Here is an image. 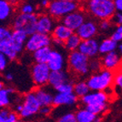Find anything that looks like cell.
I'll use <instances>...</instances> for the list:
<instances>
[{"mask_svg": "<svg viewBox=\"0 0 122 122\" xmlns=\"http://www.w3.org/2000/svg\"><path fill=\"white\" fill-rule=\"evenodd\" d=\"M79 98L73 92H56L53 97V107H72L77 104Z\"/></svg>", "mask_w": 122, "mask_h": 122, "instance_id": "9a60e30c", "label": "cell"}, {"mask_svg": "<svg viewBox=\"0 0 122 122\" xmlns=\"http://www.w3.org/2000/svg\"><path fill=\"white\" fill-rule=\"evenodd\" d=\"M54 90H56V92H63V93H69V92H73V83L69 80L65 83L61 84L60 86H56Z\"/></svg>", "mask_w": 122, "mask_h": 122, "instance_id": "f546056e", "label": "cell"}, {"mask_svg": "<svg viewBox=\"0 0 122 122\" xmlns=\"http://www.w3.org/2000/svg\"><path fill=\"white\" fill-rule=\"evenodd\" d=\"M114 72L101 68L99 71L94 72L86 79L90 91L106 92L113 87V79Z\"/></svg>", "mask_w": 122, "mask_h": 122, "instance_id": "7a4b0ae2", "label": "cell"}, {"mask_svg": "<svg viewBox=\"0 0 122 122\" xmlns=\"http://www.w3.org/2000/svg\"><path fill=\"white\" fill-rule=\"evenodd\" d=\"M90 58L85 56L78 50L70 51L67 56V64L71 72L79 76H86L91 73Z\"/></svg>", "mask_w": 122, "mask_h": 122, "instance_id": "277c9868", "label": "cell"}, {"mask_svg": "<svg viewBox=\"0 0 122 122\" xmlns=\"http://www.w3.org/2000/svg\"><path fill=\"white\" fill-rule=\"evenodd\" d=\"M47 66L51 71L65 69L67 65V59L62 52L58 50H51L48 60L46 61Z\"/></svg>", "mask_w": 122, "mask_h": 122, "instance_id": "4fadbf2b", "label": "cell"}, {"mask_svg": "<svg viewBox=\"0 0 122 122\" xmlns=\"http://www.w3.org/2000/svg\"><path fill=\"white\" fill-rule=\"evenodd\" d=\"M74 114H75L76 122H98L101 120L100 119L101 117L99 115L93 114L86 107L78 109Z\"/></svg>", "mask_w": 122, "mask_h": 122, "instance_id": "ffe728a7", "label": "cell"}, {"mask_svg": "<svg viewBox=\"0 0 122 122\" xmlns=\"http://www.w3.org/2000/svg\"><path fill=\"white\" fill-rule=\"evenodd\" d=\"M28 35L18 29H13L11 36L0 43V52L4 53L10 61H15L25 50V43Z\"/></svg>", "mask_w": 122, "mask_h": 122, "instance_id": "6da1fadb", "label": "cell"}, {"mask_svg": "<svg viewBox=\"0 0 122 122\" xmlns=\"http://www.w3.org/2000/svg\"><path fill=\"white\" fill-rule=\"evenodd\" d=\"M114 8L116 11H120L122 10V0H113Z\"/></svg>", "mask_w": 122, "mask_h": 122, "instance_id": "b9f144b4", "label": "cell"}, {"mask_svg": "<svg viewBox=\"0 0 122 122\" xmlns=\"http://www.w3.org/2000/svg\"><path fill=\"white\" fill-rule=\"evenodd\" d=\"M89 92L90 89L87 83H86V80H79V81H76L75 83H73V92L75 94V96L79 99L83 97Z\"/></svg>", "mask_w": 122, "mask_h": 122, "instance_id": "83f0119b", "label": "cell"}, {"mask_svg": "<svg viewBox=\"0 0 122 122\" xmlns=\"http://www.w3.org/2000/svg\"><path fill=\"white\" fill-rule=\"evenodd\" d=\"M110 96L106 92H98V91H90L86 95L80 98L82 105L86 106L90 104L108 102Z\"/></svg>", "mask_w": 122, "mask_h": 122, "instance_id": "2e32d148", "label": "cell"}, {"mask_svg": "<svg viewBox=\"0 0 122 122\" xmlns=\"http://www.w3.org/2000/svg\"><path fill=\"white\" fill-rule=\"evenodd\" d=\"M78 9V2L66 0H51L47 7L49 15L54 19H61L68 13Z\"/></svg>", "mask_w": 122, "mask_h": 122, "instance_id": "5b68a950", "label": "cell"}, {"mask_svg": "<svg viewBox=\"0 0 122 122\" xmlns=\"http://www.w3.org/2000/svg\"><path fill=\"white\" fill-rule=\"evenodd\" d=\"M70 80V76L67 71L64 69L56 70V71H51L48 79V85L53 89L56 86H60L61 84L65 83Z\"/></svg>", "mask_w": 122, "mask_h": 122, "instance_id": "ac0fdd59", "label": "cell"}, {"mask_svg": "<svg viewBox=\"0 0 122 122\" xmlns=\"http://www.w3.org/2000/svg\"><path fill=\"white\" fill-rule=\"evenodd\" d=\"M115 29L114 31H113L112 34H111V39L113 40L116 41L117 43L119 42H121L122 40V26L121 25H119V26H115Z\"/></svg>", "mask_w": 122, "mask_h": 122, "instance_id": "e575fe53", "label": "cell"}, {"mask_svg": "<svg viewBox=\"0 0 122 122\" xmlns=\"http://www.w3.org/2000/svg\"><path fill=\"white\" fill-rule=\"evenodd\" d=\"M102 56H103L100 60L102 68H105L114 72L120 69V67L121 65V56L119 51H113Z\"/></svg>", "mask_w": 122, "mask_h": 122, "instance_id": "7c38bea8", "label": "cell"}, {"mask_svg": "<svg viewBox=\"0 0 122 122\" xmlns=\"http://www.w3.org/2000/svg\"><path fill=\"white\" fill-rule=\"evenodd\" d=\"M73 33H74V32L61 22L55 25L51 34V38H56V39H58L64 42Z\"/></svg>", "mask_w": 122, "mask_h": 122, "instance_id": "44dd1931", "label": "cell"}, {"mask_svg": "<svg viewBox=\"0 0 122 122\" xmlns=\"http://www.w3.org/2000/svg\"><path fill=\"white\" fill-rule=\"evenodd\" d=\"M117 45H118V43L116 41L113 40L111 38L103 39L101 42H99V45H98L99 54L104 55V54L110 52V51H116Z\"/></svg>", "mask_w": 122, "mask_h": 122, "instance_id": "cb8c5ba5", "label": "cell"}, {"mask_svg": "<svg viewBox=\"0 0 122 122\" xmlns=\"http://www.w3.org/2000/svg\"><path fill=\"white\" fill-rule=\"evenodd\" d=\"M40 104L34 92H30L24 96L21 102V109L18 113L20 119H30L39 113Z\"/></svg>", "mask_w": 122, "mask_h": 122, "instance_id": "52a82bcc", "label": "cell"}, {"mask_svg": "<svg viewBox=\"0 0 122 122\" xmlns=\"http://www.w3.org/2000/svg\"><path fill=\"white\" fill-rule=\"evenodd\" d=\"M4 87V82L0 81V90L3 89Z\"/></svg>", "mask_w": 122, "mask_h": 122, "instance_id": "f6af8a7d", "label": "cell"}, {"mask_svg": "<svg viewBox=\"0 0 122 122\" xmlns=\"http://www.w3.org/2000/svg\"><path fill=\"white\" fill-rule=\"evenodd\" d=\"M50 73L51 70L46 63L34 62L31 67V77L34 86L36 87L47 86Z\"/></svg>", "mask_w": 122, "mask_h": 122, "instance_id": "9c48e42d", "label": "cell"}, {"mask_svg": "<svg viewBox=\"0 0 122 122\" xmlns=\"http://www.w3.org/2000/svg\"><path fill=\"white\" fill-rule=\"evenodd\" d=\"M89 66H90V70H91V72H92V73L99 71V70L102 68L101 61H100L99 59H97V57L90 59Z\"/></svg>", "mask_w": 122, "mask_h": 122, "instance_id": "d590c367", "label": "cell"}, {"mask_svg": "<svg viewBox=\"0 0 122 122\" xmlns=\"http://www.w3.org/2000/svg\"><path fill=\"white\" fill-rule=\"evenodd\" d=\"M81 42V39L75 33H73L70 35L65 41H64V44H63V47L67 50V51H73L78 50L79 48V45Z\"/></svg>", "mask_w": 122, "mask_h": 122, "instance_id": "4316f807", "label": "cell"}, {"mask_svg": "<svg viewBox=\"0 0 122 122\" xmlns=\"http://www.w3.org/2000/svg\"><path fill=\"white\" fill-rule=\"evenodd\" d=\"M15 90L10 87H4L0 90V108H6L11 104Z\"/></svg>", "mask_w": 122, "mask_h": 122, "instance_id": "7402d4cb", "label": "cell"}, {"mask_svg": "<svg viewBox=\"0 0 122 122\" xmlns=\"http://www.w3.org/2000/svg\"><path fill=\"white\" fill-rule=\"evenodd\" d=\"M57 120L59 122H76L75 114L73 112L65 113L60 117H58Z\"/></svg>", "mask_w": 122, "mask_h": 122, "instance_id": "836d02e7", "label": "cell"}, {"mask_svg": "<svg viewBox=\"0 0 122 122\" xmlns=\"http://www.w3.org/2000/svg\"><path fill=\"white\" fill-rule=\"evenodd\" d=\"M50 1L51 0H38V4L41 8H45L47 9L48 5L50 4Z\"/></svg>", "mask_w": 122, "mask_h": 122, "instance_id": "7bdbcfd3", "label": "cell"}, {"mask_svg": "<svg viewBox=\"0 0 122 122\" xmlns=\"http://www.w3.org/2000/svg\"><path fill=\"white\" fill-rule=\"evenodd\" d=\"M113 23L109 19H104V20H100V23L98 24V30L102 32V33H108L112 30Z\"/></svg>", "mask_w": 122, "mask_h": 122, "instance_id": "4dcf8cb0", "label": "cell"}, {"mask_svg": "<svg viewBox=\"0 0 122 122\" xmlns=\"http://www.w3.org/2000/svg\"><path fill=\"white\" fill-rule=\"evenodd\" d=\"M86 9L92 16L98 20L110 19L116 11L112 0H88Z\"/></svg>", "mask_w": 122, "mask_h": 122, "instance_id": "3957f363", "label": "cell"}, {"mask_svg": "<svg viewBox=\"0 0 122 122\" xmlns=\"http://www.w3.org/2000/svg\"><path fill=\"white\" fill-rule=\"evenodd\" d=\"M63 44L64 42L58 39H56V38H51V45H53L56 48H60V47H63Z\"/></svg>", "mask_w": 122, "mask_h": 122, "instance_id": "60d3db41", "label": "cell"}, {"mask_svg": "<svg viewBox=\"0 0 122 122\" xmlns=\"http://www.w3.org/2000/svg\"><path fill=\"white\" fill-rule=\"evenodd\" d=\"M98 24L94 20L86 19V20L74 32L81 40L95 38L98 33Z\"/></svg>", "mask_w": 122, "mask_h": 122, "instance_id": "30bf717a", "label": "cell"}, {"mask_svg": "<svg viewBox=\"0 0 122 122\" xmlns=\"http://www.w3.org/2000/svg\"><path fill=\"white\" fill-rule=\"evenodd\" d=\"M20 120L15 111L10 109L8 107L0 108V122H17Z\"/></svg>", "mask_w": 122, "mask_h": 122, "instance_id": "484cf974", "label": "cell"}, {"mask_svg": "<svg viewBox=\"0 0 122 122\" xmlns=\"http://www.w3.org/2000/svg\"><path fill=\"white\" fill-rule=\"evenodd\" d=\"M113 86H115L117 89L121 90L122 88V73L120 71V68L118 69L117 71L114 72V79H113Z\"/></svg>", "mask_w": 122, "mask_h": 122, "instance_id": "d6a6232c", "label": "cell"}, {"mask_svg": "<svg viewBox=\"0 0 122 122\" xmlns=\"http://www.w3.org/2000/svg\"><path fill=\"white\" fill-rule=\"evenodd\" d=\"M11 32L12 30H10L8 27L0 26V43L10 38L11 36Z\"/></svg>", "mask_w": 122, "mask_h": 122, "instance_id": "8d00e7d4", "label": "cell"}, {"mask_svg": "<svg viewBox=\"0 0 122 122\" xmlns=\"http://www.w3.org/2000/svg\"><path fill=\"white\" fill-rule=\"evenodd\" d=\"M53 106H40L38 114L43 116H49L52 113Z\"/></svg>", "mask_w": 122, "mask_h": 122, "instance_id": "ab89813d", "label": "cell"}, {"mask_svg": "<svg viewBox=\"0 0 122 122\" xmlns=\"http://www.w3.org/2000/svg\"><path fill=\"white\" fill-rule=\"evenodd\" d=\"M51 50L52 49L51 46H45L33 51L32 53V58L33 61L38 63H46Z\"/></svg>", "mask_w": 122, "mask_h": 122, "instance_id": "603a6c76", "label": "cell"}, {"mask_svg": "<svg viewBox=\"0 0 122 122\" xmlns=\"http://www.w3.org/2000/svg\"><path fill=\"white\" fill-rule=\"evenodd\" d=\"M51 45V37L48 34L35 32L27 36L25 43V50L27 52L33 53L36 50L45 46Z\"/></svg>", "mask_w": 122, "mask_h": 122, "instance_id": "ba28073f", "label": "cell"}, {"mask_svg": "<svg viewBox=\"0 0 122 122\" xmlns=\"http://www.w3.org/2000/svg\"><path fill=\"white\" fill-rule=\"evenodd\" d=\"M14 74H13L11 72H8V73H6V74H5V79H6V80H8V81H12L13 79H14Z\"/></svg>", "mask_w": 122, "mask_h": 122, "instance_id": "ee69618b", "label": "cell"}, {"mask_svg": "<svg viewBox=\"0 0 122 122\" xmlns=\"http://www.w3.org/2000/svg\"><path fill=\"white\" fill-rule=\"evenodd\" d=\"M55 25V19L52 16L50 15H41L37 19L36 32L51 35Z\"/></svg>", "mask_w": 122, "mask_h": 122, "instance_id": "e0dca14e", "label": "cell"}, {"mask_svg": "<svg viewBox=\"0 0 122 122\" xmlns=\"http://www.w3.org/2000/svg\"><path fill=\"white\" fill-rule=\"evenodd\" d=\"M109 20H111V22H112L113 25H114V26H119V25H121L122 24V15H121V12H120V11H115Z\"/></svg>", "mask_w": 122, "mask_h": 122, "instance_id": "74e56055", "label": "cell"}, {"mask_svg": "<svg viewBox=\"0 0 122 122\" xmlns=\"http://www.w3.org/2000/svg\"><path fill=\"white\" fill-rule=\"evenodd\" d=\"M20 13H23V14H33L36 12V6L33 3H25V4H21L20 7Z\"/></svg>", "mask_w": 122, "mask_h": 122, "instance_id": "1f68e13d", "label": "cell"}, {"mask_svg": "<svg viewBox=\"0 0 122 122\" xmlns=\"http://www.w3.org/2000/svg\"><path fill=\"white\" fill-rule=\"evenodd\" d=\"M98 45H99V41L95 38L84 39V40H81V42L79 44L78 51L83 53L88 58L92 59V58H95L99 55Z\"/></svg>", "mask_w": 122, "mask_h": 122, "instance_id": "5bb4252c", "label": "cell"}, {"mask_svg": "<svg viewBox=\"0 0 122 122\" xmlns=\"http://www.w3.org/2000/svg\"><path fill=\"white\" fill-rule=\"evenodd\" d=\"M9 61L10 60L7 58V56L4 55V53L0 52V73L4 72L8 67Z\"/></svg>", "mask_w": 122, "mask_h": 122, "instance_id": "f35d334b", "label": "cell"}, {"mask_svg": "<svg viewBox=\"0 0 122 122\" xmlns=\"http://www.w3.org/2000/svg\"><path fill=\"white\" fill-rule=\"evenodd\" d=\"M13 14V6L10 0H0V20H7Z\"/></svg>", "mask_w": 122, "mask_h": 122, "instance_id": "d4e9b609", "label": "cell"}, {"mask_svg": "<svg viewBox=\"0 0 122 122\" xmlns=\"http://www.w3.org/2000/svg\"><path fill=\"white\" fill-rule=\"evenodd\" d=\"M35 96L40 106H51L53 103L54 94L46 88V86L38 87L34 91ZM53 106V105H52Z\"/></svg>", "mask_w": 122, "mask_h": 122, "instance_id": "d6986e66", "label": "cell"}, {"mask_svg": "<svg viewBox=\"0 0 122 122\" xmlns=\"http://www.w3.org/2000/svg\"><path fill=\"white\" fill-rule=\"evenodd\" d=\"M86 107L88 110L97 115L101 116L105 112H107L108 108V102H102V103H97V104H90V105L84 106Z\"/></svg>", "mask_w": 122, "mask_h": 122, "instance_id": "f1b7e54d", "label": "cell"}, {"mask_svg": "<svg viewBox=\"0 0 122 122\" xmlns=\"http://www.w3.org/2000/svg\"><path fill=\"white\" fill-rule=\"evenodd\" d=\"M86 14L80 10H75L66 15L65 16H63L61 19V22L64 25L69 27L72 31L75 32L80 25L86 20Z\"/></svg>", "mask_w": 122, "mask_h": 122, "instance_id": "8fae6325", "label": "cell"}, {"mask_svg": "<svg viewBox=\"0 0 122 122\" xmlns=\"http://www.w3.org/2000/svg\"><path fill=\"white\" fill-rule=\"evenodd\" d=\"M112 1H113V0H112Z\"/></svg>", "mask_w": 122, "mask_h": 122, "instance_id": "7dc6e473", "label": "cell"}, {"mask_svg": "<svg viewBox=\"0 0 122 122\" xmlns=\"http://www.w3.org/2000/svg\"><path fill=\"white\" fill-rule=\"evenodd\" d=\"M38 15L35 13L33 14H23L19 13L14 17L12 21L13 29L21 30L30 35L36 32V23Z\"/></svg>", "mask_w": 122, "mask_h": 122, "instance_id": "8992f818", "label": "cell"}, {"mask_svg": "<svg viewBox=\"0 0 122 122\" xmlns=\"http://www.w3.org/2000/svg\"><path fill=\"white\" fill-rule=\"evenodd\" d=\"M66 1H75V2H78V0H66Z\"/></svg>", "mask_w": 122, "mask_h": 122, "instance_id": "bcb514c9", "label": "cell"}]
</instances>
